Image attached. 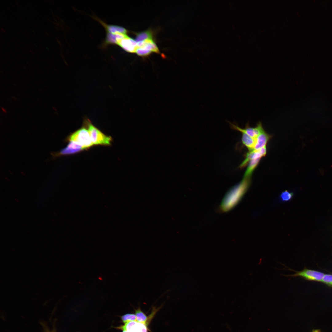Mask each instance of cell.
I'll return each instance as SVG.
<instances>
[{
    "label": "cell",
    "mask_w": 332,
    "mask_h": 332,
    "mask_svg": "<svg viewBox=\"0 0 332 332\" xmlns=\"http://www.w3.org/2000/svg\"><path fill=\"white\" fill-rule=\"evenodd\" d=\"M250 178H243L240 183L228 191L222 203L221 208L223 210H228L239 201L250 185Z\"/></svg>",
    "instance_id": "cell-1"
},
{
    "label": "cell",
    "mask_w": 332,
    "mask_h": 332,
    "mask_svg": "<svg viewBox=\"0 0 332 332\" xmlns=\"http://www.w3.org/2000/svg\"><path fill=\"white\" fill-rule=\"evenodd\" d=\"M67 140L75 142L84 149L89 148L93 145L88 130L84 127L71 134L67 138Z\"/></svg>",
    "instance_id": "cell-2"
},
{
    "label": "cell",
    "mask_w": 332,
    "mask_h": 332,
    "mask_svg": "<svg viewBox=\"0 0 332 332\" xmlns=\"http://www.w3.org/2000/svg\"><path fill=\"white\" fill-rule=\"evenodd\" d=\"M88 130L93 144L109 145L111 144L112 138L105 135L88 121L87 122Z\"/></svg>",
    "instance_id": "cell-3"
},
{
    "label": "cell",
    "mask_w": 332,
    "mask_h": 332,
    "mask_svg": "<svg viewBox=\"0 0 332 332\" xmlns=\"http://www.w3.org/2000/svg\"><path fill=\"white\" fill-rule=\"evenodd\" d=\"M287 270L294 271V274L291 275H284L285 276L295 277H300L305 279L309 280L322 282L325 274L316 271L308 269L306 268L300 271H296L287 267Z\"/></svg>",
    "instance_id": "cell-4"
},
{
    "label": "cell",
    "mask_w": 332,
    "mask_h": 332,
    "mask_svg": "<svg viewBox=\"0 0 332 332\" xmlns=\"http://www.w3.org/2000/svg\"><path fill=\"white\" fill-rule=\"evenodd\" d=\"M138 48L136 53L139 56H144L151 52L159 53V49L152 39H148L137 42Z\"/></svg>",
    "instance_id": "cell-5"
},
{
    "label": "cell",
    "mask_w": 332,
    "mask_h": 332,
    "mask_svg": "<svg viewBox=\"0 0 332 332\" xmlns=\"http://www.w3.org/2000/svg\"><path fill=\"white\" fill-rule=\"evenodd\" d=\"M231 127L235 130L238 131L242 133H244L251 137L256 139L258 136L264 130L261 122H259L257 126L255 127H250L248 124L246 125L245 128H242L234 123L228 122Z\"/></svg>",
    "instance_id": "cell-6"
},
{
    "label": "cell",
    "mask_w": 332,
    "mask_h": 332,
    "mask_svg": "<svg viewBox=\"0 0 332 332\" xmlns=\"http://www.w3.org/2000/svg\"><path fill=\"white\" fill-rule=\"evenodd\" d=\"M117 45L126 52L131 53H135L138 48L137 42L128 36L119 40Z\"/></svg>",
    "instance_id": "cell-7"
},
{
    "label": "cell",
    "mask_w": 332,
    "mask_h": 332,
    "mask_svg": "<svg viewBox=\"0 0 332 332\" xmlns=\"http://www.w3.org/2000/svg\"><path fill=\"white\" fill-rule=\"evenodd\" d=\"M84 149L82 147L73 141H69L66 147L63 148L60 152L54 153L52 154L54 157L63 155H69L78 152Z\"/></svg>",
    "instance_id": "cell-8"
},
{
    "label": "cell",
    "mask_w": 332,
    "mask_h": 332,
    "mask_svg": "<svg viewBox=\"0 0 332 332\" xmlns=\"http://www.w3.org/2000/svg\"><path fill=\"white\" fill-rule=\"evenodd\" d=\"M266 147L259 150L249 151L246 155L245 159L240 165L239 167L242 168L245 167L251 160L261 159L266 155Z\"/></svg>",
    "instance_id": "cell-9"
},
{
    "label": "cell",
    "mask_w": 332,
    "mask_h": 332,
    "mask_svg": "<svg viewBox=\"0 0 332 332\" xmlns=\"http://www.w3.org/2000/svg\"><path fill=\"white\" fill-rule=\"evenodd\" d=\"M95 19L97 20L104 27L106 33L112 34L122 33L126 34L127 30L122 27L116 25H108L96 17H95Z\"/></svg>",
    "instance_id": "cell-10"
},
{
    "label": "cell",
    "mask_w": 332,
    "mask_h": 332,
    "mask_svg": "<svg viewBox=\"0 0 332 332\" xmlns=\"http://www.w3.org/2000/svg\"><path fill=\"white\" fill-rule=\"evenodd\" d=\"M271 137V136L265 131L260 133L256 138L253 150H257L266 147V145Z\"/></svg>",
    "instance_id": "cell-11"
},
{
    "label": "cell",
    "mask_w": 332,
    "mask_h": 332,
    "mask_svg": "<svg viewBox=\"0 0 332 332\" xmlns=\"http://www.w3.org/2000/svg\"><path fill=\"white\" fill-rule=\"evenodd\" d=\"M255 140L256 139H254L246 134L242 133V142L248 149L249 151L253 150Z\"/></svg>",
    "instance_id": "cell-12"
},
{
    "label": "cell",
    "mask_w": 332,
    "mask_h": 332,
    "mask_svg": "<svg viewBox=\"0 0 332 332\" xmlns=\"http://www.w3.org/2000/svg\"><path fill=\"white\" fill-rule=\"evenodd\" d=\"M261 159L252 160L249 162L247 167L244 174V178H251L252 173L257 166Z\"/></svg>",
    "instance_id": "cell-13"
},
{
    "label": "cell",
    "mask_w": 332,
    "mask_h": 332,
    "mask_svg": "<svg viewBox=\"0 0 332 332\" xmlns=\"http://www.w3.org/2000/svg\"><path fill=\"white\" fill-rule=\"evenodd\" d=\"M135 314L136 316V321L138 322L146 324H148V316L141 310L140 307L135 310Z\"/></svg>",
    "instance_id": "cell-14"
},
{
    "label": "cell",
    "mask_w": 332,
    "mask_h": 332,
    "mask_svg": "<svg viewBox=\"0 0 332 332\" xmlns=\"http://www.w3.org/2000/svg\"><path fill=\"white\" fill-rule=\"evenodd\" d=\"M152 34L149 30H147L137 33L136 41L138 42L148 39H152Z\"/></svg>",
    "instance_id": "cell-15"
},
{
    "label": "cell",
    "mask_w": 332,
    "mask_h": 332,
    "mask_svg": "<svg viewBox=\"0 0 332 332\" xmlns=\"http://www.w3.org/2000/svg\"><path fill=\"white\" fill-rule=\"evenodd\" d=\"M148 325L137 322L133 332H148Z\"/></svg>",
    "instance_id": "cell-16"
},
{
    "label": "cell",
    "mask_w": 332,
    "mask_h": 332,
    "mask_svg": "<svg viewBox=\"0 0 332 332\" xmlns=\"http://www.w3.org/2000/svg\"><path fill=\"white\" fill-rule=\"evenodd\" d=\"M121 318L124 324L129 322L136 321V314H125L121 317Z\"/></svg>",
    "instance_id": "cell-17"
},
{
    "label": "cell",
    "mask_w": 332,
    "mask_h": 332,
    "mask_svg": "<svg viewBox=\"0 0 332 332\" xmlns=\"http://www.w3.org/2000/svg\"><path fill=\"white\" fill-rule=\"evenodd\" d=\"M293 193L287 190L283 192L280 195V198L283 201H288L292 199Z\"/></svg>",
    "instance_id": "cell-18"
},
{
    "label": "cell",
    "mask_w": 332,
    "mask_h": 332,
    "mask_svg": "<svg viewBox=\"0 0 332 332\" xmlns=\"http://www.w3.org/2000/svg\"><path fill=\"white\" fill-rule=\"evenodd\" d=\"M322 282L328 286L332 287V275L325 274Z\"/></svg>",
    "instance_id": "cell-19"
},
{
    "label": "cell",
    "mask_w": 332,
    "mask_h": 332,
    "mask_svg": "<svg viewBox=\"0 0 332 332\" xmlns=\"http://www.w3.org/2000/svg\"><path fill=\"white\" fill-rule=\"evenodd\" d=\"M312 332H320V331L318 330H313Z\"/></svg>",
    "instance_id": "cell-20"
},
{
    "label": "cell",
    "mask_w": 332,
    "mask_h": 332,
    "mask_svg": "<svg viewBox=\"0 0 332 332\" xmlns=\"http://www.w3.org/2000/svg\"><path fill=\"white\" fill-rule=\"evenodd\" d=\"M122 332H127V331H125V330H123Z\"/></svg>",
    "instance_id": "cell-21"
}]
</instances>
